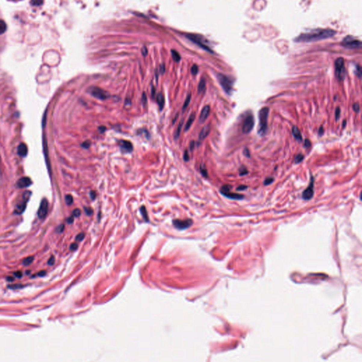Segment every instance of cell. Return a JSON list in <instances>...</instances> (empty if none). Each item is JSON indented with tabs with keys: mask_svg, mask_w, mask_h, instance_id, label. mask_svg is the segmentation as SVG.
Wrapping results in <instances>:
<instances>
[{
	"mask_svg": "<svg viewBox=\"0 0 362 362\" xmlns=\"http://www.w3.org/2000/svg\"><path fill=\"white\" fill-rule=\"evenodd\" d=\"M336 32L332 29H323V28H317V29L311 30L309 32L301 33L298 37L295 38V42H315L317 40H321L326 39V38H331L332 36H335Z\"/></svg>",
	"mask_w": 362,
	"mask_h": 362,
	"instance_id": "6da1fadb",
	"label": "cell"
},
{
	"mask_svg": "<svg viewBox=\"0 0 362 362\" xmlns=\"http://www.w3.org/2000/svg\"><path fill=\"white\" fill-rule=\"evenodd\" d=\"M270 109L268 107H264L259 111V127H258V134L261 136H263L266 134L268 130V115Z\"/></svg>",
	"mask_w": 362,
	"mask_h": 362,
	"instance_id": "7a4b0ae2",
	"label": "cell"
},
{
	"mask_svg": "<svg viewBox=\"0 0 362 362\" xmlns=\"http://www.w3.org/2000/svg\"><path fill=\"white\" fill-rule=\"evenodd\" d=\"M216 77L224 91L227 94H231L233 88V81L231 79L222 74H218Z\"/></svg>",
	"mask_w": 362,
	"mask_h": 362,
	"instance_id": "3957f363",
	"label": "cell"
},
{
	"mask_svg": "<svg viewBox=\"0 0 362 362\" xmlns=\"http://www.w3.org/2000/svg\"><path fill=\"white\" fill-rule=\"evenodd\" d=\"M335 75L339 81H343L345 77V60L342 57L337 58L335 62Z\"/></svg>",
	"mask_w": 362,
	"mask_h": 362,
	"instance_id": "277c9868",
	"label": "cell"
},
{
	"mask_svg": "<svg viewBox=\"0 0 362 362\" xmlns=\"http://www.w3.org/2000/svg\"><path fill=\"white\" fill-rule=\"evenodd\" d=\"M88 93L91 96H92L94 98L99 100H106L110 97V94L108 91H105L102 88L96 87V86H92L88 89Z\"/></svg>",
	"mask_w": 362,
	"mask_h": 362,
	"instance_id": "5b68a950",
	"label": "cell"
},
{
	"mask_svg": "<svg viewBox=\"0 0 362 362\" xmlns=\"http://www.w3.org/2000/svg\"><path fill=\"white\" fill-rule=\"evenodd\" d=\"M186 37L190 40H191L192 42H193L194 43L197 44L200 47H201L202 49L207 50V51L209 52H212V50L210 49V48H209V46L206 43L205 40V39H204V38L202 37L201 36L195 35V34H187Z\"/></svg>",
	"mask_w": 362,
	"mask_h": 362,
	"instance_id": "8992f818",
	"label": "cell"
},
{
	"mask_svg": "<svg viewBox=\"0 0 362 362\" xmlns=\"http://www.w3.org/2000/svg\"><path fill=\"white\" fill-rule=\"evenodd\" d=\"M342 45L344 47L350 48V49H356L361 47V42L359 39L356 38L353 36H347L344 38L342 40Z\"/></svg>",
	"mask_w": 362,
	"mask_h": 362,
	"instance_id": "52a82bcc",
	"label": "cell"
},
{
	"mask_svg": "<svg viewBox=\"0 0 362 362\" xmlns=\"http://www.w3.org/2000/svg\"><path fill=\"white\" fill-rule=\"evenodd\" d=\"M30 196H31V193L30 192L26 191L24 193L23 195V199L21 202L16 205L15 209H14V213L17 214H21L23 213L26 208V205H27V202L29 200Z\"/></svg>",
	"mask_w": 362,
	"mask_h": 362,
	"instance_id": "ba28073f",
	"label": "cell"
},
{
	"mask_svg": "<svg viewBox=\"0 0 362 362\" xmlns=\"http://www.w3.org/2000/svg\"><path fill=\"white\" fill-rule=\"evenodd\" d=\"M254 118L252 115H247L246 118L244 119L243 123L242 125V132L244 134H248L252 131L254 127Z\"/></svg>",
	"mask_w": 362,
	"mask_h": 362,
	"instance_id": "9c48e42d",
	"label": "cell"
},
{
	"mask_svg": "<svg viewBox=\"0 0 362 362\" xmlns=\"http://www.w3.org/2000/svg\"><path fill=\"white\" fill-rule=\"evenodd\" d=\"M231 188V186L226 185H224L223 187L221 188V190H220V193H221L222 195L224 196H225V197L230 198V199H233V200H242L243 198L244 197L242 195H239V194H236V193H231L230 192Z\"/></svg>",
	"mask_w": 362,
	"mask_h": 362,
	"instance_id": "30bf717a",
	"label": "cell"
},
{
	"mask_svg": "<svg viewBox=\"0 0 362 362\" xmlns=\"http://www.w3.org/2000/svg\"><path fill=\"white\" fill-rule=\"evenodd\" d=\"M48 202L46 199H42L40 202V207L38 211V216L40 219H43L48 214Z\"/></svg>",
	"mask_w": 362,
	"mask_h": 362,
	"instance_id": "8fae6325",
	"label": "cell"
},
{
	"mask_svg": "<svg viewBox=\"0 0 362 362\" xmlns=\"http://www.w3.org/2000/svg\"><path fill=\"white\" fill-rule=\"evenodd\" d=\"M118 146L123 153H131L133 151V145L129 141L121 139L118 141Z\"/></svg>",
	"mask_w": 362,
	"mask_h": 362,
	"instance_id": "7c38bea8",
	"label": "cell"
},
{
	"mask_svg": "<svg viewBox=\"0 0 362 362\" xmlns=\"http://www.w3.org/2000/svg\"><path fill=\"white\" fill-rule=\"evenodd\" d=\"M173 225L175 228H178V229H185L190 227L192 224H193V221L191 219H186V220H179L175 219L173 221Z\"/></svg>",
	"mask_w": 362,
	"mask_h": 362,
	"instance_id": "4fadbf2b",
	"label": "cell"
},
{
	"mask_svg": "<svg viewBox=\"0 0 362 362\" xmlns=\"http://www.w3.org/2000/svg\"><path fill=\"white\" fill-rule=\"evenodd\" d=\"M313 193H314V190H313V178L311 176L310 185L302 193L303 199L305 200H311L313 197Z\"/></svg>",
	"mask_w": 362,
	"mask_h": 362,
	"instance_id": "5bb4252c",
	"label": "cell"
},
{
	"mask_svg": "<svg viewBox=\"0 0 362 362\" xmlns=\"http://www.w3.org/2000/svg\"><path fill=\"white\" fill-rule=\"evenodd\" d=\"M32 184V181L28 177H23L20 178L17 182V186L20 188L27 187L31 186Z\"/></svg>",
	"mask_w": 362,
	"mask_h": 362,
	"instance_id": "9a60e30c",
	"label": "cell"
},
{
	"mask_svg": "<svg viewBox=\"0 0 362 362\" xmlns=\"http://www.w3.org/2000/svg\"><path fill=\"white\" fill-rule=\"evenodd\" d=\"M209 112H210L209 106H205V107H204L203 109L202 110L201 113H200V115L199 122L200 123H203L206 120H207V118H208V115H209Z\"/></svg>",
	"mask_w": 362,
	"mask_h": 362,
	"instance_id": "2e32d148",
	"label": "cell"
},
{
	"mask_svg": "<svg viewBox=\"0 0 362 362\" xmlns=\"http://www.w3.org/2000/svg\"><path fill=\"white\" fill-rule=\"evenodd\" d=\"M210 129H211V128H210L209 125H206V126H205L203 128H202L201 132H200V135H199L200 140H203V139H205L206 137L209 135Z\"/></svg>",
	"mask_w": 362,
	"mask_h": 362,
	"instance_id": "e0dca14e",
	"label": "cell"
},
{
	"mask_svg": "<svg viewBox=\"0 0 362 362\" xmlns=\"http://www.w3.org/2000/svg\"><path fill=\"white\" fill-rule=\"evenodd\" d=\"M18 154L21 157H25L28 154V148L25 144L22 143L18 147Z\"/></svg>",
	"mask_w": 362,
	"mask_h": 362,
	"instance_id": "ac0fdd59",
	"label": "cell"
},
{
	"mask_svg": "<svg viewBox=\"0 0 362 362\" xmlns=\"http://www.w3.org/2000/svg\"><path fill=\"white\" fill-rule=\"evenodd\" d=\"M156 101H157L158 104H159V109H160V110H162L163 107H164V104H165V98H164V96H163V94H161V93L158 94V95L156 96Z\"/></svg>",
	"mask_w": 362,
	"mask_h": 362,
	"instance_id": "d6986e66",
	"label": "cell"
},
{
	"mask_svg": "<svg viewBox=\"0 0 362 362\" xmlns=\"http://www.w3.org/2000/svg\"><path fill=\"white\" fill-rule=\"evenodd\" d=\"M195 116H196L195 113H192V114L190 115L189 118H188L187 122H186V124L185 125V128H184V130H185V132H186V131H187L188 129H189L190 128L191 125H193L194 120H195Z\"/></svg>",
	"mask_w": 362,
	"mask_h": 362,
	"instance_id": "ffe728a7",
	"label": "cell"
},
{
	"mask_svg": "<svg viewBox=\"0 0 362 362\" xmlns=\"http://www.w3.org/2000/svg\"><path fill=\"white\" fill-rule=\"evenodd\" d=\"M292 134H293V136L294 137V138L296 139L297 141H301V140H302V135H301L300 130H299V128L296 126L293 127Z\"/></svg>",
	"mask_w": 362,
	"mask_h": 362,
	"instance_id": "44dd1931",
	"label": "cell"
},
{
	"mask_svg": "<svg viewBox=\"0 0 362 362\" xmlns=\"http://www.w3.org/2000/svg\"><path fill=\"white\" fill-rule=\"evenodd\" d=\"M205 88H206V80L205 78H202L200 81L199 84H198V87H197L198 93H199V94H201V93H202L205 90Z\"/></svg>",
	"mask_w": 362,
	"mask_h": 362,
	"instance_id": "7402d4cb",
	"label": "cell"
},
{
	"mask_svg": "<svg viewBox=\"0 0 362 362\" xmlns=\"http://www.w3.org/2000/svg\"><path fill=\"white\" fill-rule=\"evenodd\" d=\"M183 120H181V122H179L178 126V128H177V129H176V130H175V132L174 138L175 139H177L179 137L180 133H181V131L182 127H183Z\"/></svg>",
	"mask_w": 362,
	"mask_h": 362,
	"instance_id": "603a6c76",
	"label": "cell"
},
{
	"mask_svg": "<svg viewBox=\"0 0 362 362\" xmlns=\"http://www.w3.org/2000/svg\"><path fill=\"white\" fill-rule=\"evenodd\" d=\"M171 55H172V57H173V60H174L175 62H178L180 60H181V56H180L178 52L177 51H175V50H171Z\"/></svg>",
	"mask_w": 362,
	"mask_h": 362,
	"instance_id": "cb8c5ba5",
	"label": "cell"
},
{
	"mask_svg": "<svg viewBox=\"0 0 362 362\" xmlns=\"http://www.w3.org/2000/svg\"><path fill=\"white\" fill-rule=\"evenodd\" d=\"M7 23H5V21L0 19V35L5 33L6 31H7Z\"/></svg>",
	"mask_w": 362,
	"mask_h": 362,
	"instance_id": "d4e9b609",
	"label": "cell"
},
{
	"mask_svg": "<svg viewBox=\"0 0 362 362\" xmlns=\"http://www.w3.org/2000/svg\"><path fill=\"white\" fill-rule=\"evenodd\" d=\"M34 260V257L33 256H30L28 257V258H25L23 260V265L24 266H28L29 265H31L32 262H33Z\"/></svg>",
	"mask_w": 362,
	"mask_h": 362,
	"instance_id": "484cf974",
	"label": "cell"
},
{
	"mask_svg": "<svg viewBox=\"0 0 362 362\" xmlns=\"http://www.w3.org/2000/svg\"><path fill=\"white\" fill-rule=\"evenodd\" d=\"M140 212H141V214H142L144 219L146 220V221H148V215H147V212L146 207H145L144 206H142V207L140 208Z\"/></svg>",
	"mask_w": 362,
	"mask_h": 362,
	"instance_id": "4316f807",
	"label": "cell"
},
{
	"mask_svg": "<svg viewBox=\"0 0 362 362\" xmlns=\"http://www.w3.org/2000/svg\"><path fill=\"white\" fill-rule=\"evenodd\" d=\"M190 99H191V94H189L187 95V98H186L185 103H184L183 106V110L184 111L186 109V108L188 106V105L190 104Z\"/></svg>",
	"mask_w": 362,
	"mask_h": 362,
	"instance_id": "83f0119b",
	"label": "cell"
},
{
	"mask_svg": "<svg viewBox=\"0 0 362 362\" xmlns=\"http://www.w3.org/2000/svg\"><path fill=\"white\" fill-rule=\"evenodd\" d=\"M44 0H31V4L34 7H39L43 4Z\"/></svg>",
	"mask_w": 362,
	"mask_h": 362,
	"instance_id": "f1b7e54d",
	"label": "cell"
},
{
	"mask_svg": "<svg viewBox=\"0 0 362 362\" xmlns=\"http://www.w3.org/2000/svg\"><path fill=\"white\" fill-rule=\"evenodd\" d=\"M303 159H304V156H303V154H301V153H299V154H297L296 156V157H295L294 163H301V161L303 160Z\"/></svg>",
	"mask_w": 362,
	"mask_h": 362,
	"instance_id": "f546056e",
	"label": "cell"
},
{
	"mask_svg": "<svg viewBox=\"0 0 362 362\" xmlns=\"http://www.w3.org/2000/svg\"><path fill=\"white\" fill-rule=\"evenodd\" d=\"M65 202L67 205H71L73 203V197L71 195H67L65 196Z\"/></svg>",
	"mask_w": 362,
	"mask_h": 362,
	"instance_id": "4dcf8cb0",
	"label": "cell"
},
{
	"mask_svg": "<svg viewBox=\"0 0 362 362\" xmlns=\"http://www.w3.org/2000/svg\"><path fill=\"white\" fill-rule=\"evenodd\" d=\"M355 74L359 78L361 77V67H360L359 65H358V64H357V65H356V67H355Z\"/></svg>",
	"mask_w": 362,
	"mask_h": 362,
	"instance_id": "1f68e13d",
	"label": "cell"
},
{
	"mask_svg": "<svg viewBox=\"0 0 362 362\" xmlns=\"http://www.w3.org/2000/svg\"><path fill=\"white\" fill-rule=\"evenodd\" d=\"M200 172H201L202 175H203L204 177H205V178H207L208 177L207 171V169H205V166H201V167H200Z\"/></svg>",
	"mask_w": 362,
	"mask_h": 362,
	"instance_id": "d6a6232c",
	"label": "cell"
},
{
	"mask_svg": "<svg viewBox=\"0 0 362 362\" xmlns=\"http://www.w3.org/2000/svg\"><path fill=\"white\" fill-rule=\"evenodd\" d=\"M91 144V141L89 140H86V141H84V142L82 144V147L84 149H88L90 147Z\"/></svg>",
	"mask_w": 362,
	"mask_h": 362,
	"instance_id": "836d02e7",
	"label": "cell"
},
{
	"mask_svg": "<svg viewBox=\"0 0 362 362\" xmlns=\"http://www.w3.org/2000/svg\"><path fill=\"white\" fill-rule=\"evenodd\" d=\"M198 67L196 65V64H194V65L191 68V72L192 74H193V75H196L198 73Z\"/></svg>",
	"mask_w": 362,
	"mask_h": 362,
	"instance_id": "e575fe53",
	"label": "cell"
},
{
	"mask_svg": "<svg viewBox=\"0 0 362 362\" xmlns=\"http://www.w3.org/2000/svg\"><path fill=\"white\" fill-rule=\"evenodd\" d=\"M340 113H341L340 108H339V107H337V108H336V110H335V120H336L337 121L339 119V117H340Z\"/></svg>",
	"mask_w": 362,
	"mask_h": 362,
	"instance_id": "d590c367",
	"label": "cell"
},
{
	"mask_svg": "<svg viewBox=\"0 0 362 362\" xmlns=\"http://www.w3.org/2000/svg\"><path fill=\"white\" fill-rule=\"evenodd\" d=\"M239 173H240V175H244L248 174V170L246 169V168H245V167H241L239 169Z\"/></svg>",
	"mask_w": 362,
	"mask_h": 362,
	"instance_id": "8d00e7d4",
	"label": "cell"
},
{
	"mask_svg": "<svg viewBox=\"0 0 362 362\" xmlns=\"http://www.w3.org/2000/svg\"><path fill=\"white\" fill-rule=\"evenodd\" d=\"M24 286L22 284H13V285H9V286H8L9 288H11L12 289H21L22 287H23Z\"/></svg>",
	"mask_w": 362,
	"mask_h": 362,
	"instance_id": "74e56055",
	"label": "cell"
},
{
	"mask_svg": "<svg viewBox=\"0 0 362 362\" xmlns=\"http://www.w3.org/2000/svg\"><path fill=\"white\" fill-rule=\"evenodd\" d=\"M273 182H274V178H266L265 180L264 185H268L272 183H273Z\"/></svg>",
	"mask_w": 362,
	"mask_h": 362,
	"instance_id": "f35d334b",
	"label": "cell"
},
{
	"mask_svg": "<svg viewBox=\"0 0 362 362\" xmlns=\"http://www.w3.org/2000/svg\"><path fill=\"white\" fill-rule=\"evenodd\" d=\"M84 211L88 216H91L93 214V212H94L93 209L91 207H84Z\"/></svg>",
	"mask_w": 362,
	"mask_h": 362,
	"instance_id": "ab89813d",
	"label": "cell"
},
{
	"mask_svg": "<svg viewBox=\"0 0 362 362\" xmlns=\"http://www.w3.org/2000/svg\"><path fill=\"white\" fill-rule=\"evenodd\" d=\"M84 236L85 234L84 233H81L78 234V235L76 236V240H77V241H82V240L84 239Z\"/></svg>",
	"mask_w": 362,
	"mask_h": 362,
	"instance_id": "60d3db41",
	"label": "cell"
},
{
	"mask_svg": "<svg viewBox=\"0 0 362 362\" xmlns=\"http://www.w3.org/2000/svg\"><path fill=\"white\" fill-rule=\"evenodd\" d=\"M81 210L79 209H75L73 211V216H75V217H79L81 215Z\"/></svg>",
	"mask_w": 362,
	"mask_h": 362,
	"instance_id": "b9f144b4",
	"label": "cell"
},
{
	"mask_svg": "<svg viewBox=\"0 0 362 362\" xmlns=\"http://www.w3.org/2000/svg\"><path fill=\"white\" fill-rule=\"evenodd\" d=\"M141 101H142L143 106H146V105H147V95H146V94H145L144 92L143 94H142V98H141Z\"/></svg>",
	"mask_w": 362,
	"mask_h": 362,
	"instance_id": "7bdbcfd3",
	"label": "cell"
},
{
	"mask_svg": "<svg viewBox=\"0 0 362 362\" xmlns=\"http://www.w3.org/2000/svg\"><path fill=\"white\" fill-rule=\"evenodd\" d=\"M353 109H354V112H356V113L359 112L360 107H359V105L358 103H355V104L353 105Z\"/></svg>",
	"mask_w": 362,
	"mask_h": 362,
	"instance_id": "ee69618b",
	"label": "cell"
},
{
	"mask_svg": "<svg viewBox=\"0 0 362 362\" xmlns=\"http://www.w3.org/2000/svg\"><path fill=\"white\" fill-rule=\"evenodd\" d=\"M183 159L185 161H188L190 159V156L189 154H188V152L187 150L185 151V152H184V155H183Z\"/></svg>",
	"mask_w": 362,
	"mask_h": 362,
	"instance_id": "f6af8a7d",
	"label": "cell"
},
{
	"mask_svg": "<svg viewBox=\"0 0 362 362\" xmlns=\"http://www.w3.org/2000/svg\"><path fill=\"white\" fill-rule=\"evenodd\" d=\"M54 263V256H51L49 260H48V264L49 265L51 266V265H53Z\"/></svg>",
	"mask_w": 362,
	"mask_h": 362,
	"instance_id": "bcb514c9",
	"label": "cell"
},
{
	"mask_svg": "<svg viewBox=\"0 0 362 362\" xmlns=\"http://www.w3.org/2000/svg\"><path fill=\"white\" fill-rule=\"evenodd\" d=\"M64 228V226L63 225V224H61V225H60L57 228L56 231L57 233H62V232L63 231Z\"/></svg>",
	"mask_w": 362,
	"mask_h": 362,
	"instance_id": "7dc6e473",
	"label": "cell"
},
{
	"mask_svg": "<svg viewBox=\"0 0 362 362\" xmlns=\"http://www.w3.org/2000/svg\"><path fill=\"white\" fill-rule=\"evenodd\" d=\"M89 195H90L91 199L92 200H94L95 199H96V192L94 191V190L91 191L90 193H89Z\"/></svg>",
	"mask_w": 362,
	"mask_h": 362,
	"instance_id": "c3c4849f",
	"label": "cell"
},
{
	"mask_svg": "<svg viewBox=\"0 0 362 362\" xmlns=\"http://www.w3.org/2000/svg\"><path fill=\"white\" fill-rule=\"evenodd\" d=\"M311 143L310 140H309V139H306V140H305V142H304V147H306V148H309V147H311Z\"/></svg>",
	"mask_w": 362,
	"mask_h": 362,
	"instance_id": "681fc988",
	"label": "cell"
},
{
	"mask_svg": "<svg viewBox=\"0 0 362 362\" xmlns=\"http://www.w3.org/2000/svg\"><path fill=\"white\" fill-rule=\"evenodd\" d=\"M77 248H78V244L75 243H72L70 247L71 250H75L77 249Z\"/></svg>",
	"mask_w": 362,
	"mask_h": 362,
	"instance_id": "f907efd6",
	"label": "cell"
},
{
	"mask_svg": "<svg viewBox=\"0 0 362 362\" xmlns=\"http://www.w3.org/2000/svg\"><path fill=\"white\" fill-rule=\"evenodd\" d=\"M106 127L104 126H100V127H98V130L100 132L101 134H103V133L106 131Z\"/></svg>",
	"mask_w": 362,
	"mask_h": 362,
	"instance_id": "816d5d0a",
	"label": "cell"
},
{
	"mask_svg": "<svg viewBox=\"0 0 362 362\" xmlns=\"http://www.w3.org/2000/svg\"><path fill=\"white\" fill-rule=\"evenodd\" d=\"M151 97H152L153 98H154V97L156 96V88L153 87L152 86H151Z\"/></svg>",
	"mask_w": 362,
	"mask_h": 362,
	"instance_id": "f5cc1de1",
	"label": "cell"
},
{
	"mask_svg": "<svg viewBox=\"0 0 362 362\" xmlns=\"http://www.w3.org/2000/svg\"><path fill=\"white\" fill-rule=\"evenodd\" d=\"M14 275H15V276H16V277L21 278V277H22V275H23V274H22V272H20V271H18V272H14Z\"/></svg>",
	"mask_w": 362,
	"mask_h": 362,
	"instance_id": "db71d44e",
	"label": "cell"
},
{
	"mask_svg": "<svg viewBox=\"0 0 362 362\" xmlns=\"http://www.w3.org/2000/svg\"><path fill=\"white\" fill-rule=\"evenodd\" d=\"M246 188H247V186L240 185V186H238L237 188H236V190L238 191H240V190H246Z\"/></svg>",
	"mask_w": 362,
	"mask_h": 362,
	"instance_id": "11a10c76",
	"label": "cell"
},
{
	"mask_svg": "<svg viewBox=\"0 0 362 362\" xmlns=\"http://www.w3.org/2000/svg\"><path fill=\"white\" fill-rule=\"evenodd\" d=\"M243 154H244L245 156H246V157H250V151H249V150H248V149H245V150L243 151Z\"/></svg>",
	"mask_w": 362,
	"mask_h": 362,
	"instance_id": "9f6ffc18",
	"label": "cell"
},
{
	"mask_svg": "<svg viewBox=\"0 0 362 362\" xmlns=\"http://www.w3.org/2000/svg\"><path fill=\"white\" fill-rule=\"evenodd\" d=\"M147 52H147V48L146 47H143L142 49H141V53H142L143 55L144 56H146L147 54Z\"/></svg>",
	"mask_w": 362,
	"mask_h": 362,
	"instance_id": "6f0895ef",
	"label": "cell"
},
{
	"mask_svg": "<svg viewBox=\"0 0 362 362\" xmlns=\"http://www.w3.org/2000/svg\"><path fill=\"white\" fill-rule=\"evenodd\" d=\"M195 141H191V142L190 143V149L191 151H193V149H194V148H195Z\"/></svg>",
	"mask_w": 362,
	"mask_h": 362,
	"instance_id": "680465c9",
	"label": "cell"
},
{
	"mask_svg": "<svg viewBox=\"0 0 362 362\" xmlns=\"http://www.w3.org/2000/svg\"><path fill=\"white\" fill-rule=\"evenodd\" d=\"M67 223L68 224L73 223V221H74V216H70V217H69L68 219H67Z\"/></svg>",
	"mask_w": 362,
	"mask_h": 362,
	"instance_id": "91938a15",
	"label": "cell"
},
{
	"mask_svg": "<svg viewBox=\"0 0 362 362\" xmlns=\"http://www.w3.org/2000/svg\"><path fill=\"white\" fill-rule=\"evenodd\" d=\"M323 132H324V130H323V126H321L320 128H319L318 135H320V136H321V135H323Z\"/></svg>",
	"mask_w": 362,
	"mask_h": 362,
	"instance_id": "94428289",
	"label": "cell"
},
{
	"mask_svg": "<svg viewBox=\"0 0 362 362\" xmlns=\"http://www.w3.org/2000/svg\"><path fill=\"white\" fill-rule=\"evenodd\" d=\"M45 274H46V272L44 270L40 271V272L38 273V276H40V277H43V276H45Z\"/></svg>",
	"mask_w": 362,
	"mask_h": 362,
	"instance_id": "6125c7cd",
	"label": "cell"
},
{
	"mask_svg": "<svg viewBox=\"0 0 362 362\" xmlns=\"http://www.w3.org/2000/svg\"><path fill=\"white\" fill-rule=\"evenodd\" d=\"M164 72H165V67L163 64H162V65L160 66V72L161 74H163V73H164Z\"/></svg>",
	"mask_w": 362,
	"mask_h": 362,
	"instance_id": "be15d7a7",
	"label": "cell"
},
{
	"mask_svg": "<svg viewBox=\"0 0 362 362\" xmlns=\"http://www.w3.org/2000/svg\"><path fill=\"white\" fill-rule=\"evenodd\" d=\"M7 280L8 281H14V278H11V277H8L7 278Z\"/></svg>",
	"mask_w": 362,
	"mask_h": 362,
	"instance_id": "e7e4bbea",
	"label": "cell"
},
{
	"mask_svg": "<svg viewBox=\"0 0 362 362\" xmlns=\"http://www.w3.org/2000/svg\"><path fill=\"white\" fill-rule=\"evenodd\" d=\"M346 124H347V121H346V120H344V121H343V127H345V126H346Z\"/></svg>",
	"mask_w": 362,
	"mask_h": 362,
	"instance_id": "03108f58",
	"label": "cell"
}]
</instances>
